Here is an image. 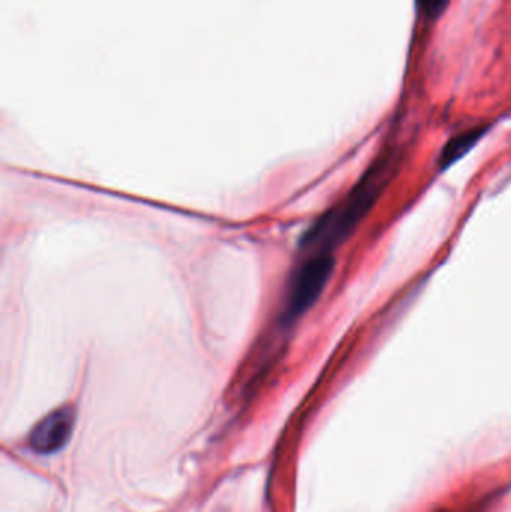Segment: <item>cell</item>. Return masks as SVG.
Listing matches in <instances>:
<instances>
[{
  "mask_svg": "<svg viewBox=\"0 0 511 512\" xmlns=\"http://www.w3.org/2000/svg\"><path fill=\"white\" fill-rule=\"evenodd\" d=\"M393 171L392 158H380L335 207L324 213L302 239V248L332 254L374 206Z\"/></svg>",
  "mask_w": 511,
  "mask_h": 512,
  "instance_id": "cell-1",
  "label": "cell"
},
{
  "mask_svg": "<svg viewBox=\"0 0 511 512\" xmlns=\"http://www.w3.org/2000/svg\"><path fill=\"white\" fill-rule=\"evenodd\" d=\"M335 270V258L327 252L311 254L291 277L282 310V322L290 325L302 318L323 294Z\"/></svg>",
  "mask_w": 511,
  "mask_h": 512,
  "instance_id": "cell-2",
  "label": "cell"
},
{
  "mask_svg": "<svg viewBox=\"0 0 511 512\" xmlns=\"http://www.w3.org/2000/svg\"><path fill=\"white\" fill-rule=\"evenodd\" d=\"M75 414L72 408L56 409L44 418L29 436V445L35 453L53 454L62 450L74 429Z\"/></svg>",
  "mask_w": 511,
  "mask_h": 512,
  "instance_id": "cell-3",
  "label": "cell"
},
{
  "mask_svg": "<svg viewBox=\"0 0 511 512\" xmlns=\"http://www.w3.org/2000/svg\"><path fill=\"white\" fill-rule=\"evenodd\" d=\"M485 132L486 128H474L453 137L452 140L444 146L440 159H438L441 168L446 170V168L456 164L459 159L464 158V156L467 155L471 149H474V146L482 140Z\"/></svg>",
  "mask_w": 511,
  "mask_h": 512,
  "instance_id": "cell-4",
  "label": "cell"
},
{
  "mask_svg": "<svg viewBox=\"0 0 511 512\" xmlns=\"http://www.w3.org/2000/svg\"><path fill=\"white\" fill-rule=\"evenodd\" d=\"M450 0H417L420 11L429 18H437L446 11Z\"/></svg>",
  "mask_w": 511,
  "mask_h": 512,
  "instance_id": "cell-5",
  "label": "cell"
}]
</instances>
